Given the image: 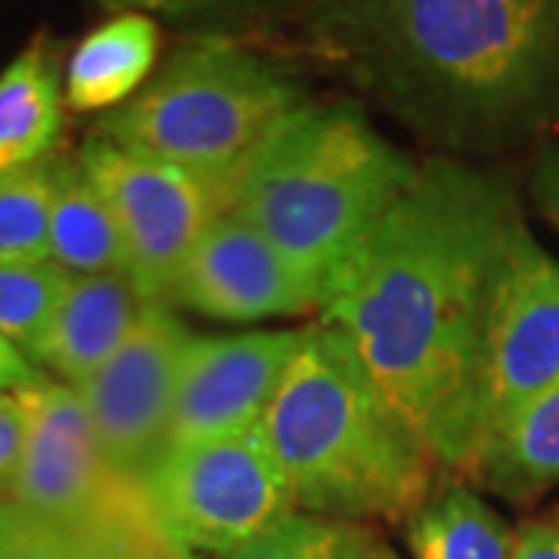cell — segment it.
Segmentation results:
<instances>
[{"label": "cell", "mask_w": 559, "mask_h": 559, "mask_svg": "<svg viewBox=\"0 0 559 559\" xmlns=\"http://www.w3.org/2000/svg\"><path fill=\"white\" fill-rule=\"evenodd\" d=\"M516 218L500 175L432 156L320 308L444 473L463 476L476 451L485 326Z\"/></svg>", "instance_id": "cell-1"}, {"label": "cell", "mask_w": 559, "mask_h": 559, "mask_svg": "<svg viewBox=\"0 0 559 559\" xmlns=\"http://www.w3.org/2000/svg\"><path fill=\"white\" fill-rule=\"evenodd\" d=\"M299 44L448 159L559 128V0H308Z\"/></svg>", "instance_id": "cell-2"}, {"label": "cell", "mask_w": 559, "mask_h": 559, "mask_svg": "<svg viewBox=\"0 0 559 559\" xmlns=\"http://www.w3.org/2000/svg\"><path fill=\"white\" fill-rule=\"evenodd\" d=\"M261 429L308 516L407 522L436 491L441 463L336 326L308 330Z\"/></svg>", "instance_id": "cell-3"}, {"label": "cell", "mask_w": 559, "mask_h": 559, "mask_svg": "<svg viewBox=\"0 0 559 559\" xmlns=\"http://www.w3.org/2000/svg\"><path fill=\"white\" fill-rule=\"evenodd\" d=\"M417 171L355 103H301L240 171L234 209L326 301Z\"/></svg>", "instance_id": "cell-4"}, {"label": "cell", "mask_w": 559, "mask_h": 559, "mask_svg": "<svg viewBox=\"0 0 559 559\" xmlns=\"http://www.w3.org/2000/svg\"><path fill=\"white\" fill-rule=\"evenodd\" d=\"M301 103L308 100L296 75L246 40L193 35L131 100L103 112L94 134L140 156L237 183L261 143Z\"/></svg>", "instance_id": "cell-5"}, {"label": "cell", "mask_w": 559, "mask_h": 559, "mask_svg": "<svg viewBox=\"0 0 559 559\" xmlns=\"http://www.w3.org/2000/svg\"><path fill=\"white\" fill-rule=\"evenodd\" d=\"M138 491L180 559H224L299 513L264 429L168 444Z\"/></svg>", "instance_id": "cell-6"}, {"label": "cell", "mask_w": 559, "mask_h": 559, "mask_svg": "<svg viewBox=\"0 0 559 559\" xmlns=\"http://www.w3.org/2000/svg\"><path fill=\"white\" fill-rule=\"evenodd\" d=\"M75 159L119 224L140 296L168 301L202 234L234 209L237 183L140 156L97 134L81 143Z\"/></svg>", "instance_id": "cell-7"}, {"label": "cell", "mask_w": 559, "mask_h": 559, "mask_svg": "<svg viewBox=\"0 0 559 559\" xmlns=\"http://www.w3.org/2000/svg\"><path fill=\"white\" fill-rule=\"evenodd\" d=\"M559 382V261L516 218L491 293L481 355L479 439ZM476 454V451H473Z\"/></svg>", "instance_id": "cell-8"}, {"label": "cell", "mask_w": 559, "mask_h": 559, "mask_svg": "<svg viewBox=\"0 0 559 559\" xmlns=\"http://www.w3.org/2000/svg\"><path fill=\"white\" fill-rule=\"evenodd\" d=\"M193 340L175 305L146 301L131 336L94 377L75 385L109 466L138 481L168 444L180 364Z\"/></svg>", "instance_id": "cell-9"}, {"label": "cell", "mask_w": 559, "mask_h": 559, "mask_svg": "<svg viewBox=\"0 0 559 559\" xmlns=\"http://www.w3.org/2000/svg\"><path fill=\"white\" fill-rule=\"evenodd\" d=\"M20 395L28 439L7 500L35 522L91 525L128 479L103 454L79 389L47 380Z\"/></svg>", "instance_id": "cell-10"}, {"label": "cell", "mask_w": 559, "mask_h": 559, "mask_svg": "<svg viewBox=\"0 0 559 559\" xmlns=\"http://www.w3.org/2000/svg\"><path fill=\"white\" fill-rule=\"evenodd\" d=\"M308 330L311 326L249 330L230 336L193 333L180 364L168 444L261 429L280 382L308 340Z\"/></svg>", "instance_id": "cell-11"}, {"label": "cell", "mask_w": 559, "mask_h": 559, "mask_svg": "<svg viewBox=\"0 0 559 559\" xmlns=\"http://www.w3.org/2000/svg\"><path fill=\"white\" fill-rule=\"evenodd\" d=\"M168 305L224 323H261L320 311L323 299L252 221L230 209L202 234Z\"/></svg>", "instance_id": "cell-12"}, {"label": "cell", "mask_w": 559, "mask_h": 559, "mask_svg": "<svg viewBox=\"0 0 559 559\" xmlns=\"http://www.w3.org/2000/svg\"><path fill=\"white\" fill-rule=\"evenodd\" d=\"M146 299L128 274L72 277L28 358L66 385L94 377L134 330Z\"/></svg>", "instance_id": "cell-13"}, {"label": "cell", "mask_w": 559, "mask_h": 559, "mask_svg": "<svg viewBox=\"0 0 559 559\" xmlns=\"http://www.w3.org/2000/svg\"><path fill=\"white\" fill-rule=\"evenodd\" d=\"M463 476L510 503H532L557 488L559 382L481 441Z\"/></svg>", "instance_id": "cell-14"}, {"label": "cell", "mask_w": 559, "mask_h": 559, "mask_svg": "<svg viewBox=\"0 0 559 559\" xmlns=\"http://www.w3.org/2000/svg\"><path fill=\"white\" fill-rule=\"evenodd\" d=\"M159 25L146 13H119L81 40L66 69V106L112 112L153 79Z\"/></svg>", "instance_id": "cell-15"}, {"label": "cell", "mask_w": 559, "mask_h": 559, "mask_svg": "<svg viewBox=\"0 0 559 559\" xmlns=\"http://www.w3.org/2000/svg\"><path fill=\"white\" fill-rule=\"evenodd\" d=\"M62 106L66 87L57 47L38 38L0 72V175L53 153Z\"/></svg>", "instance_id": "cell-16"}, {"label": "cell", "mask_w": 559, "mask_h": 559, "mask_svg": "<svg viewBox=\"0 0 559 559\" xmlns=\"http://www.w3.org/2000/svg\"><path fill=\"white\" fill-rule=\"evenodd\" d=\"M50 261L72 277L128 274V252L119 224L79 159H57Z\"/></svg>", "instance_id": "cell-17"}, {"label": "cell", "mask_w": 559, "mask_h": 559, "mask_svg": "<svg viewBox=\"0 0 559 559\" xmlns=\"http://www.w3.org/2000/svg\"><path fill=\"white\" fill-rule=\"evenodd\" d=\"M414 559H513L516 532L466 485L444 481L404 522Z\"/></svg>", "instance_id": "cell-18"}, {"label": "cell", "mask_w": 559, "mask_h": 559, "mask_svg": "<svg viewBox=\"0 0 559 559\" xmlns=\"http://www.w3.org/2000/svg\"><path fill=\"white\" fill-rule=\"evenodd\" d=\"M57 159L47 156L0 175V259L50 261Z\"/></svg>", "instance_id": "cell-19"}, {"label": "cell", "mask_w": 559, "mask_h": 559, "mask_svg": "<svg viewBox=\"0 0 559 559\" xmlns=\"http://www.w3.org/2000/svg\"><path fill=\"white\" fill-rule=\"evenodd\" d=\"M66 286L69 274L53 261L0 259V333L32 355L60 308Z\"/></svg>", "instance_id": "cell-20"}, {"label": "cell", "mask_w": 559, "mask_h": 559, "mask_svg": "<svg viewBox=\"0 0 559 559\" xmlns=\"http://www.w3.org/2000/svg\"><path fill=\"white\" fill-rule=\"evenodd\" d=\"M119 13H159L175 22L197 25V35L242 40V32L271 22L296 25L308 0H100Z\"/></svg>", "instance_id": "cell-21"}, {"label": "cell", "mask_w": 559, "mask_h": 559, "mask_svg": "<svg viewBox=\"0 0 559 559\" xmlns=\"http://www.w3.org/2000/svg\"><path fill=\"white\" fill-rule=\"evenodd\" d=\"M97 559H180L150 520L138 481H124L94 520Z\"/></svg>", "instance_id": "cell-22"}, {"label": "cell", "mask_w": 559, "mask_h": 559, "mask_svg": "<svg viewBox=\"0 0 559 559\" xmlns=\"http://www.w3.org/2000/svg\"><path fill=\"white\" fill-rule=\"evenodd\" d=\"M340 538V522L293 513L277 528L249 540L246 547L227 554L224 559H333Z\"/></svg>", "instance_id": "cell-23"}, {"label": "cell", "mask_w": 559, "mask_h": 559, "mask_svg": "<svg viewBox=\"0 0 559 559\" xmlns=\"http://www.w3.org/2000/svg\"><path fill=\"white\" fill-rule=\"evenodd\" d=\"M94 554V522L91 525H53L35 522L13 559H91Z\"/></svg>", "instance_id": "cell-24"}, {"label": "cell", "mask_w": 559, "mask_h": 559, "mask_svg": "<svg viewBox=\"0 0 559 559\" xmlns=\"http://www.w3.org/2000/svg\"><path fill=\"white\" fill-rule=\"evenodd\" d=\"M28 439V411L22 395L0 392V500L10 498Z\"/></svg>", "instance_id": "cell-25"}, {"label": "cell", "mask_w": 559, "mask_h": 559, "mask_svg": "<svg viewBox=\"0 0 559 559\" xmlns=\"http://www.w3.org/2000/svg\"><path fill=\"white\" fill-rule=\"evenodd\" d=\"M44 382H47V377L38 364L28 358L10 336L0 333V392L20 395L28 389H38Z\"/></svg>", "instance_id": "cell-26"}, {"label": "cell", "mask_w": 559, "mask_h": 559, "mask_svg": "<svg viewBox=\"0 0 559 559\" xmlns=\"http://www.w3.org/2000/svg\"><path fill=\"white\" fill-rule=\"evenodd\" d=\"M532 200L540 209V215L559 227V140H550L540 150L532 171Z\"/></svg>", "instance_id": "cell-27"}, {"label": "cell", "mask_w": 559, "mask_h": 559, "mask_svg": "<svg viewBox=\"0 0 559 559\" xmlns=\"http://www.w3.org/2000/svg\"><path fill=\"white\" fill-rule=\"evenodd\" d=\"M333 559H401L392 544L377 535L370 525L340 522V538L333 547Z\"/></svg>", "instance_id": "cell-28"}, {"label": "cell", "mask_w": 559, "mask_h": 559, "mask_svg": "<svg viewBox=\"0 0 559 559\" xmlns=\"http://www.w3.org/2000/svg\"><path fill=\"white\" fill-rule=\"evenodd\" d=\"M513 559H559V520H538L522 525L513 544Z\"/></svg>", "instance_id": "cell-29"}, {"label": "cell", "mask_w": 559, "mask_h": 559, "mask_svg": "<svg viewBox=\"0 0 559 559\" xmlns=\"http://www.w3.org/2000/svg\"><path fill=\"white\" fill-rule=\"evenodd\" d=\"M28 525H32V520L22 513L16 503L0 500V559L16 557L20 544L28 535Z\"/></svg>", "instance_id": "cell-30"}, {"label": "cell", "mask_w": 559, "mask_h": 559, "mask_svg": "<svg viewBox=\"0 0 559 559\" xmlns=\"http://www.w3.org/2000/svg\"><path fill=\"white\" fill-rule=\"evenodd\" d=\"M91 559H97V535H94V554H91Z\"/></svg>", "instance_id": "cell-31"}, {"label": "cell", "mask_w": 559, "mask_h": 559, "mask_svg": "<svg viewBox=\"0 0 559 559\" xmlns=\"http://www.w3.org/2000/svg\"><path fill=\"white\" fill-rule=\"evenodd\" d=\"M554 516H557V520H559V507H557V513H554Z\"/></svg>", "instance_id": "cell-32"}]
</instances>
